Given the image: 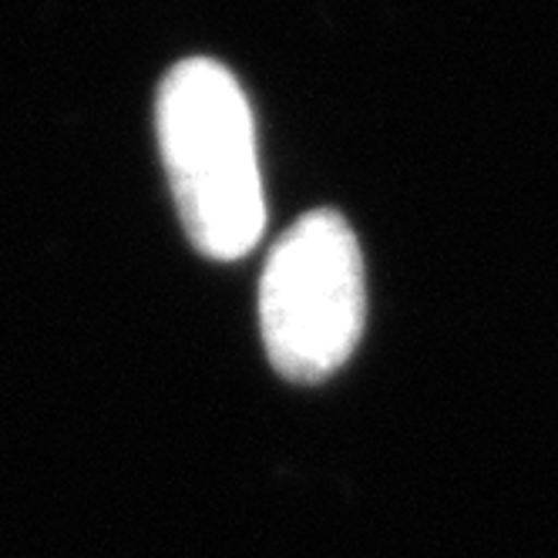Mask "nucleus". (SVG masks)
Returning <instances> with one entry per match:
<instances>
[{
    "instance_id": "2",
    "label": "nucleus",
    "mask_w": 558,
    "mask_h": 558,
    "mask_svg": "<svg viewBox=\"0 0 558 558\" xmlns=\"http://www.w3.org/2000/svg\"><path fill=\"white\" fill-rule=\"evenodd\" d=\"M364 256L333 209L296 219L269 253L259 287V327L269 364L316 384L337 374L364 333Z\"/></svg>"
},
{
    "instance_id": "1",
    "label": "nucleus",
    "mask_w": 558,
    "mask_h": 558,
    "mask_svg": "<svg viewBox=\"0 0 558 558\" xmlns=\"http://www.w3.org/2000/svg\"><path fill=\"white\" fill-rule=\"evenodd\" d=\"M155 129L192 246L222 263L246 256L263 235L266 198L239 77L213 58L179 61L158 85Z\"/></svg>"
}]
</instances>
